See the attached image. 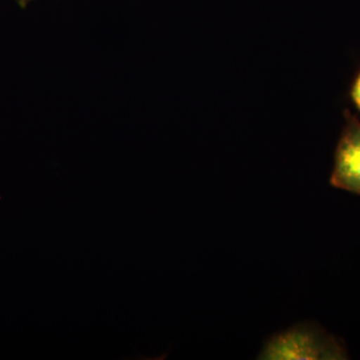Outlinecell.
Returning <instances> with one entry per match:
<instances>
[{
	"label": "cell",
	"mask_w": 360,
	"mask_h": 360,
	"mask_svg": "<svg viewBox=\"0 0 360 360\" xmlns=\"http://www.w3.org/2000/svg\"><path fill=\"white\" fill-rule=\"evenodd\" d=\"M345 345L319 326L300 324L272 336L260 352L264 360L347 359Z\"/></svg>",
	"instance_id": "1"
},
{
	"label": "cell",
	"mask_w": 360,
	"mask_h": 360,
	"mask_svg": "<svg viewBox=\"0 0 360 360\" xmlns=\"http://www.w3.org/2000/svg\"><path fill=\"white\" fill-rule=\"evenodd\" d=\"M347 124L335 151L330 184L360 196V120L345 111Z\"/></svg>",
	"instance_id": "2"
},
{
	"label": "cell",
	"mask_w": 360,
	"mask_h": 360,
	"mask_svg": "<svg viewBox=\"0 0 360 360\" xmlns=\"http://www.w3.org/2000/svg\"><path fill=\"white\" fill-rule=\"evenodd\" d=\"M352 96L355 105H356L357 108L360 110V73L359 77H356V79H355L354 86H352Z\"/></svg>",
	"instance_id": "3"
},
{
	"label": "cell",
	"mask_w": 360,
	"mask_h": 360,
	"mask_svg": "<svg viewBox=\"0 0 360 360\" xmlns=\"http://www.w3.org/2000/svg\"><path fill=\"white\" fill-rule=\"evenodd\" d=\"M32 1V0H18V2L21 4V6H25V4H27L28 2Z\"/></svg>",
	"instance_id": "4"
}]
</instances>
